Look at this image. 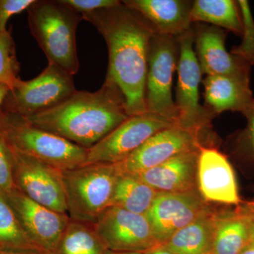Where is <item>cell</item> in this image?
<instances>
[{
	"label": "cell",
	"instance_id": "1",
	"mask_svg": "<svg viewBox=\"0 0 254 254\" xmlns=\"http://www.w3.org/2000/svg\"><path fill=\"white\" fill-rule=\"evenodd\" d=\"M82 16L106 42L109 63L105 80L123 93L129 116L146 113L145 81L150 43L155 34L153 28L123 1Z\"/></svg>",
	"mask_w": 254,
	"mask_h": 254
},
{
	"label": "cell",
	"instance_id": "2",
	"mask_svg": "<svg viewBox=\"0 0 254 254\" xmlns=\"http://www.w3.org/2000/svg\"><path fill=\"white\" fill-rule=\"evenodd\" d=\"M129 117L123 93L105 80L98 91H76L53 109L26 118L42 129L89 149Z\"/></svg>",
	"mask_w": 254,
	"mask_h": 254
},
{
	"label": "cell",
	"instance_id": "3",
	"mask_svg": "<svg viewBox=\"0 0 254 254\" xmlns=\"http://www.w3.org/2000/svg\"><path fill=\"white\" fill-rule=\"evenodd\" d=\"M27 11L30 31L48 63L74 76L79 69L76 29L83 16L62 0H35Z\"/></svg>",
	"mask_w": 254,
	"mask_h": 254
},
{
	"label": "cell",
	"instance_id": "4",
	"mask_svg": "<svg viewBox=\"0 0 254 254\" xmlns=\"http://www.w3.org/2000/svg\"><path fill=\"white\" fill-rule=\"evenodd\" d=\"M0 128L13 148L61 171L86 165L88 149L35 126L18 114L1 109Z\"/></svg>",
	"mask_w": 254,
	"mask_h": 254
},
{
	"label": "cell",
	"instance_id": "5",
	"mask_svg": "<svg viewBox=\"0 0 254 254\" xmlns=\"http://www.w3.org/2000/svg\"><path fill=\"white\" fill-rule=\"evenodd\" d=\"M120 173L115 164L93 163L63 171L66 213L71 220L93 224L111 205Z\"/></svg>",
	"mask_w": 254,
	"mask_h": 254
},
{
	"label": "cell",
	"instance_id": "6",
	"mask_svg": "<svg viewBox=\"0 0 254 254\" xmlns=\"http://www.w3.org/2000/svg\"><path fill=\"white\" fill-rule=\"evenodd\" d=\"M180 58L178 38L154 34L149 46L145 81L146 113L154 114L177 125L178 113L173 99L174 73Z\"/></svg>",
	"mask_w": 254,
	"mask_h": 254
},
{
	"label": "cell",
	"instance_id": "7",
	"mask_svg": "<svg viewBox=\"0 0 254 254\" xmlns=\"http://www.w3.org/2000/svg\"><path fill=\"white\" fill-rule=\"evenodd\" d=\"M76 91L72 76L48 63L36 78L21 80L9 91L1 109L28 118L53 109Z\"/></svg>",
	"mask_w": 254,
	"mask_h": 254
},
{
	"label": "cell",
	"instance_id": "8",
	"mask_svg": "<svg viewBox=\"0 0 254 254\" xmlns=\"http://www.w3.org/2000/svg\"><path fill=\"white\" fill-rule=\"evenodd\" d=\"M178 41L180 58L175 100L178 113L177 125L189 129L210 132L215 117L200 103L199 87L203 73L193 48V26L178 37Z\"/></svg>",
	"mask_w": 254,
	"mask_h": 254
},
{
	"label": "cell",
	"instance_id": "9",
	"mask_svg": "<svg viewBox=\"0 0 254 254\" xmlns=\"http://www.w3.org/2000/svg\"><path fill=\"white\" fill-rule=\"evenodd\" d=\"M209 133L174 125L157 132L126 160L115 165L121 174L142 173L177 155L215 146Z\"/></svg>",
	"mask_w": 254,
	"mask_h": 254
},
{
	"label": "cell",
	"instance_id": "10",
	"mask_svg": "<svg viewBox=\"0 0 254 254\" xmlns=\"http://www.w3.org/2000/svg\"><path fill=\"white\" fill-rule=\"evenodd\" d=\"M175 124L154 114L133 115L88 149L87 164H118L126 160L150 136Z\"/></svg>",
	"mask_w": 254,
	"mask_h": 254
},
{
	"label": "cell",
	"instance_id": "11",
	"mask_svg": "<svg viewBox=\"0 0 254 254\" xmlns=\"http://www.w3.org/2000/svg\"><path fill=\"white\" fill-rule=\"evenodd\" d=\"M11 150L15 187L33 201L55 211L67 214L63 171L12 147Z\"/></svg>",
	"mask_w": 254,
	"mask_h": 254
},
{
	"label": "cell",
	"instance_id": "12",
	"mask_svg": "<svg viewBox=\"0 0 254 254\" xmlns=\"http://www.w3.org/2000/svg\"><path fill=\"white\" fill-rule=\"evenodd\" d=\"M93 225L110 252L143 253L160 246L145 215L110 207Z\"/></svg>",
	"mask_w": 254,
	"mask_h": 254
},
{
	"label": "cell",
	"instance_id": "13",
	"mask_svg": "<svg viewBox=\"0 0 254 254\" xmlns=\"http://www.w3.org/2000/svg\"><path fill=\"white\" fill-rule=\"evenodd\" d=\"M210 210L198 190L184 193L158 192L145 216L155 240L162 245L174 234Z\"/></svg>",
	"mask_w": 254,
	"mask_h": 254
},
{
	"label": "cell",
	"instance_id": "14",
	"mask_svg": "<svg viewBox=\"0 0 254 254\" xmlns=\"http://www.w3.org/2000/svg\"><path fill=\"white\" fill-rule=\"evenodd\" d=\"M193 30V48L203 74L250 82V64L227 52L225 47L227 31L201 23H194Z\"/></svg>",
	"mask_w": 254,
	"mask_h": 254
},
{
	"label": "cell",
	"instance_id": "15",
	"mask_svg": "<svg viewBox=\"0 0 254 254\" xmlns=\"http://www.w3.org/2000/svg\"><path fill=\"white\" fill-rule=\"evenodd\" d=\"M4 194L32 242L43 253L51 254L70 221L67 214L33 201L16 188Z\"/></svg>",
	"mask_w": 254,
	"mask_h": 254
},
{
	"label": "cell",
	"instance_id": "16",
	"mask_svg": "<svg viewBox=\"0 0 254 254\" xmlns=\"http://www.w3.org/2000/svg\"><path fill=\"white\" fill-rule=\"evenodd\" d=\"M197 186L206 202L224 204L240 203L233 168L227 157L215 146H203L200 150Z\"/></svg>",
	"mask_w": 254,
	"mask_h": 254
},
{
	"label": "cell",
	"instance_id": "17",
	"mask_svg": "<svg viewBox=\"0 0 254 254\" xmlns=\"http://www.w3.org/2000/svg\"><path fill=\"white\" fill-rule=\"evenodd\" d=\"M193 1L188 0H125L149 23L155 34L178 38L193 26L190 18Z\"/></svg>",
	"mask_w": 254,
	"mask_h": 254
},
{
	"label": "cell",
	"instance_id": "18",
	"mask_svg": "<svg viewBox=\"0 0 254 254\" xmlns=\"http://www.w3.org/2000/svg\"><path fill=\"white\" fill-rule=\"evenodd\" d=\"M200 149L177 155L134 175L158 192L184 193L198 190L197 169Z\"/></svg>",
	"mask_w": 254,
	"mask_h": 254
},
{
	"label": "cell",
	"instance_id": "19",
	"mask_svg": "<svg viewBox=\"0 0 254 254\" xmlns=\"http://www.w3.org/2000/svg\"><path fill=\"white\" fill-rule=\"evenodd\" d=\"M204 107L216 117L224 112H237L245 116L254 101L250 82L220 76H206Z\"/></svg>",
	"mask_w": 254,
	"mask_h": 254
},
{
	"label": "cell",
	"instance_id": "20",
	"mask_svg": "<svg viewBox=\"0 0 254 254\" xmlns=\"http://www.w3.org/2000/svg\"><path fill=\"white\" fill-rule=\"evenodd\" d=\"M216 213L203 214L174 234L163 246L174 254H208L213 245Z\"/></svg>",
	"mask_w": 254,
	"mask_h": 254
},
{
	"label": "cell",
	"instance_id": "21",
	"mask_svg": "<svg viewBox=\"0 0 254 254\" xmlns=\"http://www.w3.org/2000/svg\"><path fill=\"white\" fill-rule=\"evenodd\" d=\"M190 18L193 23H209L237 36L243 33L240 8L233 0H195Z\"/></svg>",
	"mask_w": 254,
	"mask_h": 254
},
{
	"label": "cell",
	"instance_id": "22",
	"mask_svg": "<svg viewBox=\"0 0 254 254\" xmlns=\"http://www.w3.org/2000/svg\"><path fill=\"white\" fill-rule=\"evenodd\" d=\"M158 192L134 175L120 173L110 207L145 215Z\"/></svg>",
	"mask_w": 254,
	"mask_h": 254
},
{
	"label": "cell",
	"instance_id": "23",
	"mask_svg": "<svg viewBox=\"0 0 254 254\" xmlns=\"http://www.w3.org/2000/svg\"><path fill=\"white\" fill-rule=\"evenodd\" d=\"M252 221L245 215L215 216L212 254H239L250 242Z\"/></svg>",
	"mask_w": 254,
	"mask_h": 254
},
{
	"label": "cell",
	"instance_id": "24",
	"mask_svg": "<svg viewBox=\"0 0 254 254\" xmlns=\"http://www.w3.org/2000/svg\"><path fill=\"white\" fill-rule=\"evenodd\" d=\"M109 250L93 224L71 220L50 254H107Z\"/></svg>",
	"mask_w": 254,
	"mask_h": 254
},
{
	"label": "cell",
	"instance_id": "25",
	"mask_svg": "<svg viewBox=\"0 0 254 254\" xmlns=\"http://www.w3.org/2000/svg\"><path fill=\"white\" fill-rule=\"evenodd\" d=\"M0 250L44 254L24 231L6 195L1 191H0Z\"/></svg>",
	"mask_w": 254,
	"mask_h": 254
},
{
	"label": "cell",
	"instance_id": "26",
	"mask_svg": "<svg viewBox=\"0 0 254 254\" xmlns=\"http://www.w3.org/2000/svg\"><path fill=\"white\" fill-rule=\"evenodd\" d=\"M20 64L16 55L14 42L8 31H0V83L10 91L21 81L18 76Z\"/></svg>",
	"mask_w": 254,
	"mask_h": 254
},
{
	"label": "cell",
	"instance_id": "27",
	"mask_svg": "<svg viewBox=\"0 0 254 254\" xmlns=\"http://www.w3.org/2000/svg\"><path fill=\"white\" fill-rule=\"evenodd\" d=\"M237 1L243 24L242 41L239 46H234L230 53L243 58L251 66H254V20L250 4L246 0Z\"/></svg>",
	"mask_w": 254,
	"mask_h": 254
},
{
	"label": "cell",
	"instance_id": "28",
	"mask_svg": "<svg viewBox=\"0 0 254 254\" xmlns=\"http://www.w3.org/2000/svg\"><path fill=\"white\" fill-rule=\"evenodd\" d=\"M11 147L0 128V191L7 193L14 190Z\"/></svg>",
	"mask_w": 254,
	"mask_h": 254
},
{
	"label": "cell",
	"instance_id": "29",
	"mask_svg": "<svg viewBox=\"0 0 254 254\" xmlns=\"http://www.w3.org/2000/svg\"><path fill=\"white\" fill-rule=\"evenodd\" d=\"M64 4L81 15L90 14L97 10L117 6L118 0H62Z\"/></svg>",
	"mask_w": 254,
	"mask_h": 254
},
{
	"label": "cell",
	"instance_id": "30",
	"mask_svg": "<svg viewBox=\"0 0 254 254\" xmlns=\"http://www.w3.org/2000/svg\"><path fill=\"white\" fill-rule=\"evenodd\" d=\"M34 1L35 0H0V31H7L6 23L9 18L28 9Z\"/></svg>",
	"mask_w": 254,
	"mask_h": 254
},
{
	"label": "cell",
	"instance_id": "31",
	"mask_svg": "<svg viewBox=\"0 0 254 254\" xmlns=\"http://www.w3.org/2000/svg\"><path fill=\"white\" fill-rule=\"evenodd\" d=\"M245 117L247 120V126L240 133L239 142L240 146L254 160V99Z\"/></svg>",
	"mask_w": 254,
	"mask_h": 254
},
{
	"label": "cell",
	"instance_id": "32",
	"mask_svg": "<svg viewBox=\"0 0 254 254\" xmlns=\"http://www.w3.org/2000/svg\"><path fill=\"white\" fill-rule=\"evenodd\" d=\"M10 90L7 86L0 83V110L2 108V105L4 104L5 99H6V96L9 94Z\"/></svg>",
	"mask_w": 254,
	"mask_h": 254
},
{
	"label": "cell",
	"instance_id": "33",
	"mask_svg": "<svg viewBox=\"0 0 254 254\" xmlns=\"http://www.w3.org/2000/svg\"><path fill=\"white\" fill-rule=\"evenodd\" d=\"M145 254H174L170 251L165 249L163 246L160 245L158 247H155L146 252Z\"/></svg>",
	"mask_w": 254,
	"mask_h": 254
},
{
	"label": "cell",
	"instance_id": "34",
	"mask_svg": "<svg viewBox=\"0 0 254 254\" xmlns=\"http://www.w3.org/2000/svg\"><path fill=\"white\" fill-rule=\"evenodd\" d=\"M239 254H254V240H250Z\"/></svg>",
	"mask_w": 254,
	"mask_h": 254
},
{
	"label": "cell",
	"instance_id": "35",
	"mask_svg": "<svg viewBox=\"0 0 254 254\" xmlns=\"http://www.w3.org/2000/svg\"><path fill=\"white\" fill-rule=\"evenodd\" d=\"M0 254H44L38 252H21V251L0 250Z\"/></svg>",
	"mask_w": 254,
	"mask_h": 254
},
{
	"label": "cell",
	"instance_id": "36",
	"mask_svg": "<svg viewBox=\"0 0 254 254\" xmlns=\"http://www.w3.org/2000/svg\"><path fill=\"white\" fill-rule=\"evenodd\" d=\"M249 208H250V213L244 214V215L250 218L251 221L254 222V204Z\"/></svg>",
	"mask_w": 254,
	"mask_h": 254
},
{
	"label": "cell",
	"instance_id": "37",
	"mask_svg": "<svg viewBox=\"0 0 254 254\" xmlns=\"http://www.w3.org/2000/svg\"><path fill=\"white\" fill-rule=\"evenodd\" d=\"M107 254H143L141 252H109Z\"/></svg>",
	"mask_w": 254,
	"mask_h": 254
},
{
	"label": "cell",
	"instance_id": "38",
	"mask_svg": "<svg viewBox=\"0 0 254 254\" xmlns=\"http://www.w3.org/2000/svg\"><path fill=\"white\" fill-rule=\"evenodd\" d=\"M250 239L254 240V222H252V226H251Z\"/></svg>",
	"mask_w": 254,
	"mask_h": 254
},
{
	"label": "cell",
	"instance_id": "39",
	"mask_svg": "<svg viewBox=\"0 0 254 254\" xmlns=\"http://www.w3.org/2000/svg\"><path fill=\"white\" fill-rule=\"evenodd\" d=\"M208 254H212L211 253Z\"/></svg>",
	"mask_w": 254,
	"mask_h": 254
}]
</instances>
